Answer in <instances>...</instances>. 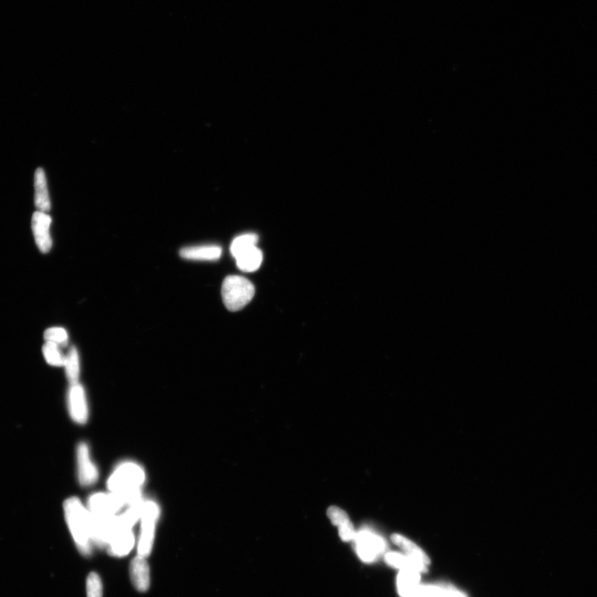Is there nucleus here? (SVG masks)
Wrapping results in <instances>:
<instances>
[{
  "label": "nucleus",
  "mask_w": 597,
  "mask_h": 597,
  "mask_svg": "<svg viewBox=\"0 0 597 597\" xmlns=\"http://www.w3.org/2000/svg\"><path fill=\"white\" fill-rule=\"evenodd\" d=\"M145 482L144 470L135 462H125L118 465L108 479L110 494L118 498L123 506H130L142 501V490Z\"/></svg>",
  "instance_id": "nucleus-1"
},
{
  "label": "nucleus",
  "mask_w": 597,
  "mask_h": 597,
  "mask_svg": "<svg viewBox=\"0 0 597 597\" xmlns=\"http://www.w3.org/2000/svg\"><path fill=\"white\" fill-rule=\"evenodd\" d=\"M65 518L79 550L89 556L92 550L91 519L89 511L77 498H70L64 504Z\"/></svg>",
  "instance_id": "nucleus-2"
},
{
  "label": "nucleus",
  "mask_w": 597,
  "mask_h": 597,
  "mask_svg": "<svg viewBox=\"0 0 597 597\" xmlns=\"http://www.w3.org/2000/svg\"><path fill=\"white\" fill-rule=\"evenodd\" d=\"M255 295V288L249 280L239 275H229L223 281L222 297L230 312H239L249 305Z\"/></svg>",
  "instance_id": "nucleus-3"
},
{
  "label": "nucleus",
  "mask_w": 597,
  "mask_h": 597,
  "mask_svg": "<svg viewBox=\"0 0 597 597\" xmlns=\"http://www.w3.org/2000/svg\"><path fill=\"white\" fill-rule=\"evenodd\" d=\"M159 516L158 504L153 501L143 503L142 516V533L138 545L139 555L147 557L152 551L154 540L155 525Z\"/></svg>",
  "instance_id": "nucleus-4"
},
{
  "label": "nucleus",
  "mask_w": 597,
  "mask_h": 597,
  "mask_svg": "<svg viewBox=\"0 0 597 597\" xmlns=\"http://www.w3.org/2000/svg\"><path fill=\"white\" fill-rule=\"evenodd\" d=\"M353 540L358 555L363 562H372L386 550L385 540L366 529L357 532Z\"/></svg>",
  "instance_id": "nucleus-5"
},
{
  "label": "nucleus",
  "mask_w": 597,
  "mask_h": 597,
  "mask_svg": "<svg viewBox=\"0 0 597 597\" xmlns=\"http://www.w3.org/2000/svg\"><path fill=\"white\" fill-rule=\"evenodd\" d=\"M134 543L135 537L131 528L120 525L115 518L113 535L108 545L109 555L119 557L126 556L132 550Z\"/></svg>",
  "instance_id": "nucleus-6"
},
{
  "label": "nucleus",
  "mask_w": 597,
  "mask_h": 597,
  "mask_svg": "<svg viewBox=\"0 0 597 597\" xmlns=\"http://www.w3.org/2000/svg\"><path fill=\"white\" fill-rule=\"evenodd\" d=\"M77 470L81 485L90 487L98 479L99 474L96 465L92 462L89 445L80 443L76 450Z\"/></svg>",
  "instance_id": "nucleus-7"
},
{
  "label": "nucleus",
  "mask_w": 597,
  "mask_h": 597,
  "mask_svg": "<svg viewBox=\"0 0 597 597\" xmlns=\"http://www.w3.org/2000/svg\"><path fill=\"white\" fill-rule=\"evenodd\" d=\"M67 404L72 419L76 423L85 424L89 419V409L84 388L79 383L71 385Z\"/></svg>",
  "instance_id": "nucleus-8"
},
{
  "label": "nucleus",
  "mask_w": 597,
  "mask_h": 597,
  "mask_svg": "<svg viewBox=\"0 0 597 597\" xmlns=\"http://www.w3.org/2000/svg\"><path fill=\"white\" fill-rule=\"evenodd\" d=\"M52 220L45 212L38 211L33 216V230L38 249L47 254L52 247L50 228Z\"/></svg>",
  "instance_id": "nucleus-9"
},
{
  "label": "nucleus",
  "mask_w": 597,
  "mask_h": 597,
  "mask_svg": "<svg viewBox=\"0 0 597 597\" xmlns=\"http://www.w3.org/2000/svg\"><path fill=\"white\" fill-rule=\"evenodd\" d=\"M130 575L135 589L140 592H147L149 590L150 572L147 557L138 555L131 561Z\"/></svg>",
  "instance_id": "nucleus-10"
},
{
  "label": "nucleus",
  "mask_w": 597,
  "mask_h": 597,
  "mask_svg": "<svg viewBox=\"0 0 597 597\" xmlns=\"http://www.w3.org/2000/svg\"><path fill=\"white\" fill-rule=\"evenodd\" d=\"M184 259L193 261H216L222 256V249L215 245L184 247L181 250Z\"/></svg>",
  "instance_id": "nucleus-11"
},
{
  "label": "nucleus",
  "mask_w": 597,
  "mask_h": 597,
  "mask_svg": "<svg viewBox=\"0 0 597 597\" xmlns=\"http://www.w3.org/2000/svg\"><path fill=\"white\" fill-rule=\"evenodd\" d=\"M409 597H467L451 586H417Z\"/></svg>",
  "instance_id": "nucleus-12"
},
{
  "label": "nucleus",
  "mask_w": 597,
  "mask_h": 597,
  "mask_svg": "<svg viewBox=\"0 0 597 597\" xmlns=\"http://www.w3.org/2000/svg\"><path fill=\"white\" fill-rule=\"evenodd\" d=\"M392 540L397 547L405 552L406 556L426 566L430 565L431 561L428 556L409 538L400 535H394L392 536Z\"/></svg>",
  "instance_id": "nucleus-13"
},
{
  "label": "nucleus",
  "mask_w": 597,
  "mask_h": 597,
  "mask_svg": "<svg viewBox=\"0 0 597 597\" xmlns=\"http://www.w3.org/2000/svg\"><path fill=\"white\" fill-rule=\"evenodd\" d=\"M385 560L388 564L396 567L401 571H414L416 572H426V565L416 562L409 556L401 555L397 552H388L385 556Z\"/></svg>",
  "instance_id": "nucleus-14"
},
{
  "label": "nucleus",
  "mask_w": 597,
  "mask_h": 597,
  "mask_svg": "<svg viewBox=\"0 0 597 597\" xmlns=\"http://www.w3.org/2000/svg\"><path fill=\"white\" fill-rule=\"evenodd\" d=\"M35 205L41 212L50 210L51 203L47 186L45 171L38 169L35 173Z\"/></svg>",
  "instance_id": "nucleus-15"
},
{
  "label": "nucleus",
  "mask_w": 597,
  "mask_h": 597,
  "mask_svg": "<svg viewBox=\"0 0 597 597\" xmlns=\"http://www.w3.org/2000/svg\"><path fill=\"white\" fill-rule=\"evenodd\" d=\"M262 260H263V254L256 246L236 258L237 268L245 273H254L258 270Z\"/></svg>",
  "instance_id": "nucleus-16"
},
{
  "label": "nucleus",
  "mask_w": 597,
  "mask_h": 597,
  "mask_svg": "<svg viewBox=\"0 0 597 597\" xmlns=\"http://www.w3.org/2000/svg\"><path fill=\"white\" fill-rule=\"evenodd\" d=\"M420 574L414 571H400L397 577L398 592L402 597H409L411 592L419 586Z\"/></svg>",
  "instance_id": "nucleus-17"
},
{
  "label": "nucleus",
  "mask_w": 597,
  "mask_h": 597,
  "mask_svg": "<svg viewBox=\"0 0 597 597\" xmlns=\"http://www.w3.org/2000/svg\"><path fill=\"white\" fill-rule=\"evenodd\" d=\"M64 367L67 380L72 385L79 383L80 375V358L75 347H72L65 357Z\"/></svg>",
  "instance_id": "nucleus-18"
},
{
  "label": "nucleus",
  "mask_w": 597,
  "mask_h": 597,
  "mask_svg": "<svg viewBox=\"0 0 597 597\" xmlns=\"http://www.w3.org/2000/svg\"><path fill=\"white\" fill-rule=\"evenodd\" d=\"M258 236L254 234H247L236 237L231 245V254L236 259L244 252L256 246Z\"/></svg>",
  "instance_id": "nucleus-19"
},
{
  "label": "nucleus",
  "mask_w": 597,
  "mask_h": 597,
  "mask_svg": "<svg viewBox=\"0 0 597 597\" xmlns=\"http://www.w3.org/2000/svg\"><path fill=\"white\" fill-rule=\"evenodd\" d=\"M60 346L51 342H46L42 347L43 356L46 361L52 366H64L65 357L62 356Z\"/></svg>",
  "instance_id": "nucleus-20"
},
{
  "label": "nucleus",
  "mask_w": 597,
  "mask_h": 597,
  "mask_svg": "<svg viewBox=\"0 0 597 597\" xmlns=\"http://www.w3.org/2000/svg\"><path fill=\"white\" fill-rule=\"evenodd\" d=\"M46 342L57 344L58 346H66L69 343V334L66 329L59 327L50 328L45 333Z\"/></svg>",
  "instance_id": "nucleus-21"
},
{
  "label": "nucleus",
  "mask_w": 597,
  "mask_h": 597,
  "mask_svg": "<svg viewBox=\"0 0 597 597\" xmlns=\"http://www.w3.org/2000/svg\"><path fill=\"white\" fill-rule=\"evenodd\" d=\"M87 597H103V586L101 577L96 572H91L86 579Z\"/></svg>",
  "instance_id": "nucleus-22"
},
{
  "label": "nucleus",
  "mask_w": 597,
  "mask_h": 597,
  "mask_svg": "<svg viewBox=\"0 0 597 597\" xmlns=\"http://www.w3.org/2000/svg\"><path fill=\"white\" fill-rule=\"evenodd\" d=\"M327 514L332 523L339 528L346 526L347 524L352 523L346 511H343V509L337 506L329 508Z\"/></svg>",
  "instance_id": "nucleus-23"
}]
</instances>
